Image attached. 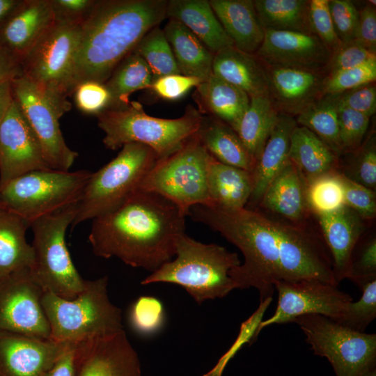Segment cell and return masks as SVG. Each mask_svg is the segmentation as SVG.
Listing matches in <instances>:
<instances>
[{"label": "cell", "mask_w": 376, "mask_h": 376, "mask_svg": "<svg viewBox=\"0 0 376 376\" xmlns=\"http://www.w3.org/2000/svg\"><path fill=\"white\" fill-rule=\"evenodd\" d=\"M20 63L0 45V82L22 76Z\"/></svg>", "instance_id": "cell-56"}, {"label": "cell", "mask_w": 376, "mask_h": 376, "mask_svg": "<svg viewBox=\"0 0 376 376\" xmlns=\"http://www.w3.org/2000/svg\"><path fill=\"white\" fill-rule=\"evenodd\" d=\"M54 22L49 0H22L0 26V45L20 63Z\"/></svg>", "instance_id": "cell-21"}, {"label": "cell", "mask_w": 376, "mask_h": 376, "mask_svg": "<svg viewBox=\"0 0 376 376\" xmlns=\"http://www.w3.org/2000/svg\"><path fill=\"white\" fill-rule=\"evenodd\" d=\"M12 101L11 81L0 82V124Z\"/></svg>", "instance_id": "cell-57"}, {"label": "cell", "mask_w": 376, "mask_h": 376, "mask_svg": "<svg viewBox=\"0 0 376 376\" xmlns=\"http://www.w3.org/2000/svg\"><path fill=\"white\" fill-rule=\"evenodd\" d=\"M255 54L267 65L325 72L331 52L311 33L265 30L263 42Z\"/></svg>", "instance_id": "cell-17"}, {"label": "cell", "mask_w": 376, "mask_h": 376, "mask_svg": "<svg viewBox=\"0 0 376 376\" xmlns=\"http://www.w3.org/2000/svg\"><path fill=\"white\" fill-rule=\"evenodd\" d=\"M257 208L286 221L307 222L306 180L289 160L265 190Z\"/></svg>", "instance_id": "cell-23"}, {"label": "cell", "mask_w": 376, "mask_h": 376, "mask_svg": "<svg viewBox=\"0 0 376 376\" xmlns=\"http://www.w3.org/2000/svg\"><path fill=\"white\" fill-rule=\"evenodd\" d=\"M316 218L335 278L340 283L348 277L353 250L366 230L367 221L346 205Z\"/></svg>", "instance_id": "cell-20"}, {"label": "cell", "mask_w": 376, "mask_h": 376, "mask_svg": "<svg viewBox=\"0 0 376 376\" xmlns=\"http://www.w3.org/2000/svg\"><path fill=\"white\" fill-rule=\"evenodd\" d=\"M166 17L178 20L214 54L233 46L207 0H169Z\"/></svg>", "instance_id": "cell-27"}, {"label": "cell", "mask_w": 376, "mask_h": 376, "mask_svg": "<svg viewBox=\"0 0 376 376\" xmlns=\"http://www.w3.org/2000/svg\"><path fill=\"white\" fill-rule=\"evenodd\" d=\"M209 3L224 31L237 49L255 54L265 30L253 0H210Z\"/></svg>", "instance_id": "cell-26"}, {"label": "cell", "mask_w": 376, "mask_h": 376, "mask_svg": "<svg viewBox=\"0 0 376 376\" xmlns=\"http://www.w3.org/2000/svg\"><path fill=\"white\" fill-rule=\"evenodd\" d=\"M198 111L207 112L233 130L247 109L249 96L242 89L213 74L196 87Z\"/></svg>", "instance_id": "cell-28"}, {"label": "cell", "mask_w": 376, "mask_h": 376, "mask_svg": "<svg viewBox=\"0 0 376 376\" xmlns=\"http://www.w3.org/2000/svg\"><path fill=\"white\" fill-rule=\"evenodd\" d=\"M362 237L353 250L347 277L360 289L376 279V237L375 235Z\"/></svg>", "instance_id": "cell-42"}, {"label": "cell", "mask_w": 376, "mask_h": 376, "mask_svg": "<svg viewBox=\"0 0 376 376\" xmlns=\"http://www.w3.org/2000/svg\"><path fill=\"white\" fill-rule=\"evenodd\" d=\"M308 22L311 33L332 53L340 45L331 19L329 0H309Z\"/></svg>", "instance_id": "cell-46"}, {"label": "cell", "mask_w": 376, "mask_h": 376, "mask_svg": "<svg viewBox=\"0 0 376 376\" xmlns=\"http://www.w3.org/2000/svg\"><path fill=\"white\" fill-rule=\"evenodd\" d=\"M188 215L240 249L244 262L230 276L236 289H257L260 303L272 299L279 281L316 279L339 284L320 233L307 222L293 223L246 207L226 210L197 205Z\"/></svg>", "instance_id": "cell-1"}, {"label": "cell", "mask_w": 376, "mask_h": 376, "mask_svg": "<svg viewBox=\"0 0 376 376\" xmlns=\"http://www.w3.org/2000/svg\"><path fill=\"white\" fill-rule=\"evenodd\" d=\"M196 136L217 161L253 172L256 163L237 133L224 122L202 116Z\"/></svg>", "instance_id": "cell-32"}, {"label": "cell", "mask_w": 376, "mask_h": 376, "mask_svg": "<svg viewBox=\"0 0 376 376\" xmlns=\"http://www.w3.org/2000/svg\"><path fill=\"white\" fill-rule=\"evenodd\" d=\"M264 30L311 33L308 22L309 0H254Z\"/></svg>", "instance_id": "cell-36"}, {"label": "cell", "mask_w": 376, "mask_h": 376, "mask_svg": "<svg viewBox=\"0 0 376 376\" xmlns=\"http://www.w3.org/2000/svg\"><path fill=\"white\" fill-rule=\"evenodd\" d=\"M91 171L39 170L18 176L0 187V209L36 220L79 203Z\"/></svg>", "instance_id": "cell-8"}, {"label": "cell", "mask_w": 376, "mask_h": 376, "mask_svg": "<svg viewBox=\"0 0 376 376\" xmlns=\"http://www.w3.org/2000/svg\"><path fill=\"white\" fill-rule=\"evenodd\" d=\"M152 82V75L148 65L137 53L132 51L120 62L104 82L111 95L109 109L127 105L132 93L150 88Z\"/></svg>", "instance_id": "cell-35"}, {"label": "cell", "mask_w": 376, "mask_h": 376, "mask_svg": "<svg viewBox=\"0 0 376 376\" xmlns=\"http://www.w3.org/2000/svg\"><path fill=\"white\" fill-rule=\"evenodd\" d=\"M167 0H100L81 25L68 84L104 83L140 40L166 17Z\"/></svg>", "instance_id": "cell-3"}, {"label": "cell", "mask_w": 376, "mask_h": 376, "mask_svg": "<svg viewBox=\"0 0 376 376\" xmlns=\"http://www.w3.org/2000/svg\"><path fill=\"white\" fill-rule=\"evenodd\" d=\"M337 94L324 95L296 117L297 125L313 132L337 155H342L338 136Z\"/></svg>", "instance_id": "cell-37"}, {"label": "cell", "mask_w": 376, "mask_h": 376, "mask_svg": "<svg viewBox=\"0 0 376 376\" xmlns=\"http://www.w3.org/2000/svg\"><path fill=\"white\" fill-rule=\"evenodd\" d=\"M22 0H0V26L14 13Z\"/></svg>", "instance_id": "cell-58"}, {"label": "cell", "mask_w": 376, "mask_h": 376, "mask_svg": "<svg viewBox=\"0 0 376 376\" xmlns=\"http://www.w3.org/2000/svg\"><path fill=\"white\" fill-rule=\"evenodd\" d=\"M128 320L131 328L136 334L145 336L155 334L164 324L163 304L155 297L140 296L131 305Z\"/></svg>", "instance_id": "cell-41"}, {"label": "cell", "mask_w": 376, "mask_h": 376, "mask_svg": "<svg viewBox=\"0 0 376 376\" xmlns=\"http://www.w3.org/2000/svg\"><path fill=\"white\" fill-rule=\"evenodd\" d=\"M175 256L151 272L141 284L180 285L198 304L226 297L236 289L230 272L242 263L237 253L217 244L196 241L185 233L176 242Z\"/></svg>", "instance_id": "cell-4"}, {"label": "cell", "mask_w": 376, "mask_h": 376, "mask_svg": "<svg viewBox=\"0 0 376 376\" xmlns=\"http://www.w3.org/2000/svg\"><path fill=\"white\" fill-rule=\"evenodd\" d=\"M76 107L82 113L97 116L109 108L111 95L104 83L87 81L78 84L74 91Z\"/></svg>", "instance_id": "cell-47"}, {"label": "cell", "mask_w": 376, "mask_h": 376, "mask_svg": "<svg viewBox=\"0 0 376 376\" xmlns=\"http://www.w3.org/2000/svg\"><path fill=\"white\" fill-rule=\"evenodd\" d=\"M329 8L336 35L342 43L355 40L359 10L349 0H329Z\"/></svg>", "instance_id": "cell-49"}, {"label": "cell", "mask_w": 376, "mask_h": 376, "mask_svg": "<svg viewBox=\"0 0 376 376\" xmlns=\"http://www.w3.org/2000/svg\"><path fill=\"white\" fill-rule=\"evenodd\" d=\"M361 376H376V368L373 366L363 373Z\"/></svg>", "instance_id": "cell-59"}, {"label": "cell", "mask_w": 376, "mask_h": 376, "mask_svg": "<svg viewBox=\"0 0 376 376\" xmlns=\"http://www.w3.org/2000/svg\"><path fill=\"white\" fill-rule=\"evenodd\" d=\"M207 185L212 205L226 210L246 207L253 191L252 172L222 164L212 158Z\"/></svg>", "instance_id": "cell-31"}, {"label": "cell", "mask_w": 376, "mask_h": 376, "mask_svg": "<svg viewBox=\"0 0 376 376\" xmlns=\"http://www.w3.org/2000/svg\"><path fill=\"white\" fill-rule=\"evenodd\" d=\"M11 90L50 169L70 171L78 153L66 144L59 124L60 118L71 109L70 102L49 95L24 75L11 81Z\"/></svg>", "instance_id": "cell-13"}, {"label": "cell", "mask_w": 376, "mask_h": 376, "mask_svg": "<svg viewBox=\"0 0 376 376\" xmlns=\"http://www.w3.org/2000/svg\"><path fill=\"white\" fill-rule=\"evenodd\" d=\"M362 295L357 301H350L339 322L345 327L360 332L376 318V279L361 288Z\"/></svg>", "instance_id": "cell-43"}, {"label": "cell", "mask_w": 376, "mask_h": 376, "mask_svg": "<svg viewBox=\"0 0 376 376\" xmlns=\"http://www.w3.org/2000/svg\"><path fill=\"white\" fill-rule=\"evenodd\" d=\"M82 22L54 19L20 61L22 75L58 100H68L69 96L68 84Z\"/></svg>", "instance_id": "cell-12"}, {"label": "cell", "mask_w": 376, "mask_h": 376, "mask_svg": "<svg viewBox=\"0 0 376 376\" xmlns=\"http://www.w3.org/2000/svg\"><path fill=\"white\" fill-rule=\"evenodd\" d=\"M107 285V276L86 281L72 299L44 292L42 304L50 339L59 344H77L123 331L122 311L111 302Z\"/></svg>", "instance_id": "cell-6"}, {"label": "cell", "mask_w": 376, "mask_h": 376, "mask_svg": "<svg viewBox=\"0 0 376 376\" xmlns=\"http://www.w3.org/2000/svg\"><path fill=\"white\" fill-rule=\"evenodd\" d=\"M54 19L82 22L95 6L96 0H49Z\"/></svg>", "instance_id": "cell-53"}, {"label": "cell", "mask_w": 376, "mask_h": 376, "mask_svg": "<svg viewBox=\"0 0 376 376\" xmlns=\"http://www.w3.org/2000/svg\"><path fill=\"white\" fill-rule=\"evenodd\" d=\"M78 203L34 221L31 224L33 262L29 269L44 292L67 299L84 288V280L72 260L65 242L66 230L77 213Z\"/></svg>", "instance_id": "cell-9"}, {"label": "cell", "mask_w": 376, "mask_h": 376, "mask_svg": "<svg viewBox=\"0 0 376 376\" xmlns=\"http://www.w3.org/2000/svg\"><path fill=\"white\" fill-rule=\"evenodd\" d=\"M289 159L305 180L338 171L337 155L324 142L305 127L297 125L290 138Z\"/></svg>", "instance_id": "cell-30"}, {"label": "cell", "mask_w": 376, "mask_h": 376, "mask_svg": "<svg viewBox=\"0 0 376 376\" xmlns=\"http://www.w3.org/2000/svg\"><path fill=\"white\" fill-rule=\"evenodd\" d=\"M49 169L38 139L13 98L0 124V187L26 173Z\"/></svg>", "instance_id": "cell-16"}, {"label": "cell", "mask_w": 376, "mask_h": 376, "mask_svg": "<svg viewBox=\"0 0 376 376\" xmlns=\"http://www.w3.org/2000/svg\"><path fill=\"white\" fill-rule=\"evenodd\" d=\"M341 175L345 205L366 221L374 219L376 216L375 191Z\"/></svg>", "instance_id": "cell-50"}, {"label": "cell", "mask_w": 376, "mask_h": 376, "mask_svg": "<svg viewBox=\"0 0 376 376\" xmlns=\"http://www.w3.org/2000/svg\"><path fill=\"white\" fill-rule=\"evenodd\" d=\"M376 80V61L327 75L324 95L340 93Z\"/></svg>", "instance_id": "cell-45"}, {"label": "cell", "mask_w": 376, "mask_h": 376, "mask_svg": "<svg viewBox=\"0 0 376 376\" xmlns=\"http://www.w3.org/2000/svg\"><path fill=\"white\" fill-rule=\"evenodd\" d=\"M337 94L338 104L370 118L376 111V86L373 83Z\"/></svg>", "instance_id": "cell-51"}, {"label": "cell", "mask_w": 376, "mask_h": 376, "mask_svg": "<svg viewBox=\"0 0 376 376\" xmlns=\"http://www.w3.org/2000/svg\"><path fill=\"white\" fill-rule=\"evenodd\" d=\"M74 348L75 344H65L61 354L45 376H76Z\"/></svg>", "instance_id": "cell-55"}, {"label": "cell", "mask_w": 376, "mask_h": 376, "mask_svg": "<svg viewBox=\"0 0 376 376\" xmlns=\"http://www.w3.org/2000/svg\"><path fill=\"white\" fill-rule=\"evenodd\" d=\"M76 376H141L140 361L125 347L112 341L84 343L74 350Z\"/></svg>", "instance_id": "cell-22"}, {"label": "cell", "mask_w": 376, "mask_h": 376, "mask_svg": "<svg viewBox=\"0 0 376 376\" xmlns=\"http://www.w3.org/2000/svg\"><path fill=\"white\" fill-rule=\"evenodd\" d=\"M346 154V153H345ZM350 156L338 171L347 178L373 191L376 189V135L372 132Z\"/></svg>", "instance_id": "cell-40"}, {"label": "cell", "mask_w": 376, "mask_h": 376, "mask_svg": "<svg viewBox=\"0 0 376 376\" xmlns=\"http://www.w3.org/2000/svg\"><path fill=\"white\" fill-rule=\"evenodd\" d=\"M308 210L315 217L332 213L345 205L341 173L330 171L306 181Z\"/></svg>", "instance_id": "cell-38"}, {"label": "cell", "mask_w": 376, "mask_h": 376, "mask_svg": "<svg viewBox=\"0 0 376 376\" xmlns=\"http://www.w3.org/2000/svg\"><path fill=\"white\" fill-rule=\"evenodd\" d=\"M169 19L163 30L180 74L207 80L212 75L214 54L182 23Z\"/></svg>", "instance_id": "cell-29"}, {"label": "cell", "mask_w": 376, "mask_h": 376, "mask_svg": "<svg viewBox=\"0 0 376 376\" xmlns=\"http://www.w3.org/2000/svg\"><path fill=\"white\" fill-rule=\"evenodd\" d=\"M265 66L268 95L279 114L297 116L306 107L324 95L327 74L323 70Z\"/></svg>", "instance_id": "cell-18"}, {"label": "cell", "mask_w": 376, "mask_h": 376, "mask_svg": "<svg viewBox=\"0 0 376 376\" xmlns=\"http://www.w3.org/2000/svg\"><path fill=\"white\" fill-rule=\"evenodd\" d=\"M315 354L326 357L336 376H361L376 364V334L360 332L329 318L311 314L297 318Z\"/></svg>", "instance_id": "cell-11"}, {"label": "cell", "mask_w": 376, "mask_h": 376, "mask_svg": "<svg viewBox=\"0 0 376 376\" xmlns=\"http://www.w3.org/2000/svg\"><path fill=\"white\" fill-rule=\"evenodd\" d=\"M212 158L195 134L175 152L157 160L138 189L160 195L185 216L194 205L212 206L207 175Z\"/></svg>", "instance_id": "cell-10"}, {"label": "cell", "mask_w": 376, "mask_h": 376, "mask_svg": "<svg viewBox=\"0 0 376 376\" xmlns=\"http://www.w3.org/2000/svg\"><path fill=\"white\" fill-rule=\"evenodd\" d=\"M29 227L20 217L0 209V281L19 270L31 267L33 251L26 238Z\"/></svg>", "instance_id": "cell-33"}, {"label": "cell", "mask_w": 376, "mask_h": 376, "mask_svg": "<svg viewBox=\"0 0 376 376\" xmlns=\"http://www.w3.org/2000/svg\"><path fill=\"white\" fill-rule=\"evenodd\" d=\"M202 81L181 74L169 75L153 81L150 89L159 97L175 100L182 97L190 89L197 87Z\"/></svg>", "instance_id": "cell-52"}, {"label": "cell", "mask_w": 376, "mask_h": 376, "mask_svg": "<svg viewBox=\"0 0 376 376\" xmlns=\"http://www.w3.org/2000/svg\"><path fill=\"white\" fill-rule=\"evenodd\" d=\"M370 118L338 104V136L342 154L350 152L361 146L367 132Z\"/></svg>", "instance_id": "cell-44"}, {"label": "cell", "mask_w": 376, "mask_h": 376, "mask_svg": "<svg viewBox=\"0 0 376 376\" xmlns=\"http://www.w3.org/2000/svg\"><path fill=\"white\" fill-rule=\"evenodd\" d=\"M279 118L268 95L250 97L249 105L234 131L256 164Z\"/></svg>", "instance_id": "cell-34"}, {"label": "cell", "mask_w": 376, "mask_h": 376, "mask_svg": "<svg viewBox=\"0 0 376 376\" xmlns=\"http://www.w3.org/2000/svg\"><path fill=\"white\" fill-rule=\"evenodd\" d=\"M376 61V53L368 50L357 40L341 45L331 53L325 68L327 75Z\"/></svg>", "instance_id": "cell-48"}, {"label": "cell", "mask_w": 376, "mask_h": 376, "mask_svg": "<svg viewBox=\"0 0 376 376\" xmlns=\"http://www.w3.org/2000/svg\"><path fill=\"white\" fill-rule=\"evenodd\" d=\"M65 344L0 331V376H45Z\"/></svg>", "instance_id": "cell-19"}, {"label": "cell", "mask_w": 376, "mask_h": 376, "mask_svg": "<svg viewBox=\"0 0 376 376\" xmlns=\"http://www.w3.org/2000/svg\"><path fill=\"white\" fill-rule=\"evenodd\" d=\"M185 217L165 198L138 189L118 208L92 220L88 241L97 257H116L152 272L175 256Z\"/></svg>", "instance_id": "cell-2"}, {"label": "cell", "mask_w": 376, "mask_h": 376, "mask_svg": "<svg viewBox=\"0 0 376 376\" xmlns=\"http://www.w3.org/2000/svg\"><path fill=\"white\" fill-rule=\"evenodd\" d=\"M297 125L295 117L279 114L252 172L253 191L246 207L257 208L272 181L289 159L290 138Z\"/></svg>", "instance_id": "cell-24"}, {"label": "cell", "mask_w": 376, "mask_h": 376, "mask_svg": "<svg viewBox=\"0 0 376 376\" xmlns=\"http://www.w3.org/2000/svg\"><path fill=\"white\" fill-rule=\"evenodd\" d=\"M202 116L198 109L189 106L180 118L153 117L136 101L96 116L97 125L104 133L102 142L107 149L116 150L127 143H141L150 148L158 160L175 152L194 136Z\"/></svg>", "instance_id": "cell-5"}, {"label": "cell", "mask_w": 376, "mask_h": 376, "mask_svg": "<svg viewBox=\"0 0 376 376\" xmlns=\"http://www.w3.org/2000/svg\"><path fill=\"white\" fill-rule=\"evenodd\" d=\"M44 290L29 269L0 281V331L50 339L49 324L42 304Z\"/></svg>", "instance_id": "cell-15"}, {"label": "cell", "mask_w": 376, "mask_h": 376, "mask_svg": "<svg viewBox=\"0 0 376 376\" xmlns=\"http://www.w3.org/2000/svg\"><path fill=\"white\" fill-rule=\"evenodd\" d=\"M157 160L156 153L148 146L137 143L124 145L115 158L92 173L71 227L120 206L138 190Z\"/></svg>", "instance_id": "cell-7"}, {"label": "cell", "mask_w": 376, "mask_h": 376, "mask_svg": "<svg viewBox=\"0 0 376 376\" xmlns=\"http://www.w3.org/2000/svg\"><path fill=\"white\" fill-rule=\"evenodd\" d=\"M212 74L244 91L249 97L268 95L264 63L256 54L227 47L214 54Z\"/></svg>", "instance_id": "cell-25"}, {"label": "cell", "mask_w": 376, "mask_h": 376, "mask_svg": "<svg viewBox=\"0 0 376 376\" xmlns=\"http://www.w3.org/2000/svg\"><path fill=\"white\" fill-rule=\"evenodd\" d=\"M355 40L368 50L376 53V9L370 1L359 10Z\"/></svg>", "instance_id": "cell-54"}, {"label": "cell", "mask_w": 376, "mask_h": 376, "mask_svg": "<svg viewBox=\"0 0 376 376\" xmlns=\"http://www.w3.org/2000/svg\"><path fill=\"white\" fill-rule=\"evenodd\" d=\"M338 286L316 279L276 283V308L273 315L259 323L255 336L265 327L292 322L305 315H320L339 322L352 297Z\"/></svg>", "instance_id": "cell-14"}, {"label": "cell", "mask_w": 376, "mask_h": 376, "mask_svg": "<svg viewBox=\"0 0 376 376\" xmlns=\"http://www.w3.org/2000/svg\"><path fill=\"white\" fill-rule=\"evenodd\" d=\"M133 51L146 61L153 81L166 75L180 74L164 30L159 26L150 29Z\"/></svg>", "instance_id": "cell-39"}]
</instances>
